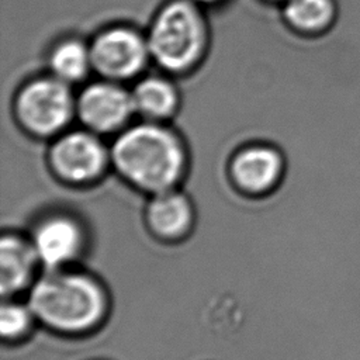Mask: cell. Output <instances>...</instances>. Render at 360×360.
<instances>
[{
  "instance_id": "cell-6",
  "label": "cell",
  "mask_w": 360,
  "mask_h": 360,
  "mask_svg": "<svg viewBox=\"0 0 360 360\" xmlns=\"http://www.w3.org/2000/svg\"><path fill=\"white\" fill-rule=\"evenodd\" d=\"M82 240L83 236L76 222L65 217H55L38 225L32 246L41 264L48 270H58L79 255Z\"/></svg>"
},
{
  "instance_id": "cell-1",
  "label": "cell",
  "mask_w": 360,
  "mask_h": 360,
  "mask_svg": "<svg viewBox=\"0 0 360 360\" xmlns=\"http://www.w3.org/2000/svg\"><path fill=\"white\" fill-rule=\"evenodd\" d=\"M28 307L46 326L77 333L101 321L105 295L98 283L86 274L48 270L34 284Z\"/></svg>"
},
{
  "instance_id": "cell-16",
  "label": "cell",
  "mask_w": 360,
  "mask_h": 360,
  "mask_svg": "<svg viewBox=\"0 0 360 360\" xmlns=\"http://www.w3.org/2000/svg\"><path fill=\"white\" fill-rule=\"evenodd\" d=\"M200 1H205V3H208V1H214V0H200Z\"/></svg>"
},
{
  "instance_id": "cell-8",
  "label": "cell",
  "mask_w": 360,
  "mask_h": 360,
  "mask_svg": "<svg viewBox=\"0 0 360 360\" xmlns=\"http://www.w3.org/2000/svg\"><path fill=\"white\" fill-rule=\"evenodd\" d=\"M80 115L94 129L108 131L122 124L135 108L132 97L111 84H94L80 98Z\"/></svg>"
},
{
  "instance_id": "cell-9",
  "label": "cell",
  "mask_w": 360,
  "mask_h": 360,
  "mask_svg": "<svg viewBox=\"0 0 360 360\" xmlns=\"http://www.w3.org/2000/svg\"><path fill=\"white\" fill-rule=\"evenodd\" d=\"M32 243L15 235H4L0 242V291L3 297L13 295L31 281L35 263Z\"/></svg>"
},
{
  "instance_id": "cell-5",
  "label": "cell",
  "mask_w": 360,
  "mask_h": 360,
  "mask_svg": "<svg viewBox=\"0 0 360 360\" xmlns=\"http://www.w3.org/2000/svg\"><path fill=\"white\" fill-rule=\"evenodd\" d=\"M142 39L128 30H111L97 38L91 48V62L104 75L125 77L135 73L145 60Z\"/></svg>"
},
{
  "instance_id": "cell-14",
  "label": "cell",
  "mask_w": 360,
  "mask_h": 360,
  "mask_svg": "<svg viewBox=\"0 0 360 360\" xmlns=\"http://www.w3.org/2000/svg\"><path fill=\"white\" fill-rule=\"evenodd\" d=\"M89 56L86 48L75 41L59 45L52 55V68L55 73L66 80H76L82 77L89 66Z\"/></svg>"
},
{
  "instance_id": "cell-11",
  "label": "cell",
  "mask_w": 360,
  "mask_h": 360,
  "mask_svg": "<svg viewBox=\"0 0 360 360\" xmlns=\"http://www.w3.org/2000/svg\"><path fill=\"white\" fill-rule=\"evenodd\" d=\"M281 165L276 152L266 148H253L242 152L233 163V174L236 181L252 191L264 190L271 186Z\"/></svg>"
},
{
  "instance_id": "cell-15",
  "label": "cell",
  "mask_w": 360,
  "mask_h": 360,
  "mask_svg": "<svg viewBox=\"0 0 360 360\" xmlns=\"http://www.w3.org/2000/svg\"><path fill=\"white\" fill-rule=\"evenodd\" d=\"M32 311L17 302L4 301L0 309V332L4 339H14L24 335L32 321Z\"/></svg>"
},
{
  "instance_id": "cell-10",
  "label": "cell",
  "mask_w": 360,
  "mask_h": 360,
  "mask_svg": "<svg viewBox=\"0 0 360 360\" xmlns=\"http://www.w3.org/2000/svg\"><path fill=\"white\" fill-rule=\"evenodd\" d=\"M148 221L153 232L163 238L180 236L191 224L190 204L180 194L160 191L149 204Z\"/></svg>"
},
{
  "instance_id": "cell-13",
  "label": "cell",
  "mask_w": 360,
  "mask_h": 360,
  "mask_svg": "<svg viewBox=\"0 0 360 360\" xmlns=\"http://www.w3.org/2000/svg\"><path fill=\"white\" fill-rule=\"evenodd\" d=\"M330 0H290L285 8L288 21L297 28L316 31L323 28L332 18Z\"/></svg>"
},
{
  "instance_id": "cell-12",
  "label": "cell",
  "mask_w": 360,
  "mask_h": 360,
  "mask_svg": "<svg viewBox=\"0 0 360 360\" xmlns=\"http://www.w3.org/2000/svg\"><path fill=\"white\" fill-rule=\"evenodd\" d=\"M132 101L138 111L150 117H163L172 111L176 96L166 82L148 79L136 87Z\"/></svg>"
},
{
  "instance_id": "cell-4",
  "label": "cell",
  "mask_w": 360,
  "mask_h": 360,
  "mask_svg": "<svg viewBox=\"0 0 360 360\" xmlns=\"http://www.w3.org/2000/svg\"><path fill=\"white\" fill-rule=\"evenodd\" d=\"M72 101L68 89L56 80L30 84L18 98V112L24 124L35 132L48 134L69 118Z\"/></svg>"
},
{
  "instance_id": "cell-2",
  "label": "cell",
  "mask_w": 360,
  "mask_h": 360,
  "mask_svg": "<svg viewBox=\"0 0 360 360\" xmlns=\"http://www.w3.org/2000/svg\"><path fill=\"white\" fill-rule=\"evenodd\" d=\"M181 149L165 129L141 125L129 129L114 146L120 172L136 186L156 193L166 191L181 170Z\"/></svg>"
},
{
  "instance_id": "cell-3",
  "label": "cell",
  "mask_w": 360,
  "mask_h": 360,
  "mask_svg": "<svg viewBox=\"0 0 360 360\" xmlns=\"http://www.w3.org/2000/svg\"><path fill=\"white\" fill-rule=\"evenodd\" d=\"M202 39L204 30L197 10L186 1H176L159 14L149 48L163 66L183 69L198 56Z\"/></svg>"
},
{
  "instance_id": "cell-7",
  "label": "cell",
  "mask_w": 360,
  "mask_h": 360,
  "mask_svg": "<svg viewBox=\"0 0 360 360\" xmlns=\"http://www.w3.org/2000/svg\"><path fill=\"white\" fill-rule=\"evenodd\" d=\"M55 169L66 179L86 180L96 176L104 163V150L87 134H70L53 148Z\"/></svg>"
}]
</instances>
